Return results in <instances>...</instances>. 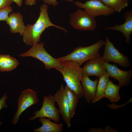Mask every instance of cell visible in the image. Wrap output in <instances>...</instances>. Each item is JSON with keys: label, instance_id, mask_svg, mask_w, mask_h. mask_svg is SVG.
I'll return each mask as SVG.
<instances>
[{"label": "cell", "instance_id": "obj_1", "mask_svg": "<svg viewBox=\"0 0 132 132\" xmlns=\"http://www.w3.org/2000/svg\"><path fill=\"white\" fill-rule=\"evenodd\" d=\"M47 4H44L40 7L39 15L35 23L33 25L27 24L22 35L23 40L27 45L33 46L40 41L41 36L46 28L54 27L62 30L65 32L67 31L64 28L53 23L49 18Z\"/></svg>", "mask_w": 132, "mask_h": 132}, {"label": "cell", "instance_id": "obj_2", "mask_svg": "<svg viewBox=\"0 0 132 132\" xmlns=\"http://www.w3.org/2000/svg\"><path fill=\"white\" fill-rule=\"evenodd\" d=\"M62 68L59 69L66 85L72 90L79 99L83 97L84 91L81 81L83 76L81 67L77 62L70 60L60 61Z\"/></svg>", "mask_w": 132, "mask_h": 132}, {"label": "cell", "instance_id": "obj_3", "mask_svg": "<svg viewBox=\"0 0 132 132\" xmlns=\"http://www.w3.org/2000/svg\"><path fill=\"white\" fill-rule=\"evenodd\" d=\"M105 44V41L101 39L89 46L77 47L75 48L70 54L57 58L60 61L66 60L74 61L80 66L87 61L101 56L100 50Z\"/></svg>", "mask_w": 132, "mask_h": 132}, {"label": "cell", "instance_id": "obj_4", "mask_svg": "<svg viewBox=\"0 0 132 132\" xmlns=\"http://www.w3.org/2000/svg\"><path fill=\"white\" fill-rule=\"evenodd\" d=\"M44 43H37L26 52L20 54L18 56L25 57H32L42 62L46 69L50 70L55 68L58 70L62 68L61 62L58 58L53 57L48 54L44 47Z\"/></svg>", "mask_w": 132, "mask_h": 132}, {"label": "cell", "instance_id": "obj_5", "mask_svg": "<svg viewBox=\"0 0 132 132\" xmlns=\"http://www.w3.org/2000/svg\"><path fill=\"white\" fill-rule=\"evenodd\" d=\"M70 23L74 28L81 30L93 31L96 28L97 23L93 17L85 10L79 9L69 15Z\"/></svg>", "mask_w": 132, "mask_h": 132}, {"label": "cell", "instance_id": "obj_6", "mask_svg": "<svg viewBox=\"0 0 132 132\" xmlns=\"http://www.w3.org/2000/svg\"><path fill=\"white\" fill-rule=\"evenodd\" d=\"M55 101L51 95L45 96L43 97L42 105L39 110L33 113L34 116L29 118L28 120L32 121L40 117L47 118L51 119L55 122L58 123L60 120L59 113L55 105Z\"/></svg>", "mask_w": 132, "mask_h": 132}, {"label": "cell", "instance_id": "obj_7", "mask_svg": "<svg viewBox=\"0 0 132 132\" xmlns=\"http://www.w3.org/2000/svg\"><path fill=\"white\" fill-rule=\"evenodd\" d=\"M104 45V53L101 56V59L104 62H112L125 68L130 66L128 57L124 55L115 48L113 44L110 41L108 36L105 39Z\"/></svg>", "mask_w": 132, "mask_h": 132}, {"label": "cell", "instance_id": "obj_8", "mask_svg": "<svg viewBox=\"0 0 132 132\" xmlns=\"http://www.w3.org/2000/svg\"><path fill=\"white\" fill-rule=\"evenodd\" d=\"M39 102L36 92L33 90L27 88L22 91L17 100V108L13 116L12 122L14 125L17 123L20 116L27 108Z\"/></svg>", "mask_w": 132, "mask_h": 132}, {"label": "cell", "instance_id": "obj_9", "mask_svg": "<svg viewBox=\"0 0 132 132\" xmlns=\"http://www.w3.org/2000/svg\"><path fill=\"white\" fill-rule=\"evenodd\" d=\"M74 4L78 7L84 9L88 13L94 18L100 16H109L115 12L112 9L98 0H90L84 3L77 1Z\"/></svg>", "mask_w": 132, "mask_h": 132}, {"label": "cell", "instance_id": "obj_10", "mask_svg": "<svg viewBox=\"0 0 132 132\" xmlns=\"http://www.w3.org/2000/svg\"><path fill=\"white\" fill-rule=\"evenodd\" d=\"M59 108V112L68 128L71 127V118L70 109L67 101L65 87L61 85L59 89L53 96Z\"/></svg>", "mask_w": 132, "mask_h": 132}, {"label": "cell", "instance_id": "obj_11", "mask_svg": "<svg viewBox=\"0 0 132 132\" xmlns=\"http://www.w3.org/2000/svg\"><path fill=\"white\" fill-rule=\"evenodd\" d=\"M104 63L106 71L109 77L116 79L121 87L128 86L131 83V78L132 77V69L123 71L119 68L115 64Z\"/></svg>", "mask_w": 132, "mask_h": 132}, {"label": "cell", "instance_id": "obj_12", "mask_svg": "<svg viewBox=\"0 0 132 132\" xmlns=\"http://www.w3.org/2000/svg\"><path fill=\"white\" fill-rule=\"evenodd\" d=\"M81 69L83 75L88 77L95 76L99 77L106 71L101 56L87 61Z\"/></svg>", "mask_w": 132, "mask_h": 132}, {"label": "cell", "instance_id": "obj_13", "mask_svg": "<svg viewBox=\"0 0 132 132\" xmlns=\"http://www.w3.org/2000/svg\"><path fill=\"white\" fill-rule=\"evenodd\" d=\"M124 22L121 25L118 24L103 29L106 30H112L121 32L123 34L126 43L130 44V37L132 33V10L126 11L124 13Z\"/></svg>", "mask_w": 132, "mask_h": 132}, {"label": "cell", "instance_id": "obj_14", "mask_svg": "<svg viewBox=\"0 0 132 132\" xmlns=\"http://www.w3.org/2000/svg\"><path fill=\"white\" fill-rule=\"evenodd\" d=\"M98 80L92 81L88 77L83 76L81 82L84 91L83 96L88 104L92 102L95 97Z\"/></svg>", "mask_w": 132, "mask_h": 132}, {"label": "cell", "instance_id": "obj_15", "mask_svg": "<svg viewBox=\"0 0 132 132\" xmlns=\"http://www.w3.org/2000/svg\"><path fill=\"white\" fill-rule=\"evenodd\" d=\"M6 22L11 33H19L20 35H22L26 26L23 21V16L19 12L10 13Z\"/></svg>", "mask_w": 132, "mask_h": 132}, {"label": "cell", "instance_id": "obj_16", "mask_svg": "<svg viewBox=\"0 0 132 132\" xmlns=\"http://www.w3.org/2000/svg\"><path fill=\"white\" fill-rule=\"evenodd\" d=\"M39 121L42 123V125L38 128L34 129V132H62L63 131L62 123L54 122L50 118L42 117L39 118Z\"/></svg>", "mask_w": 132, "mask_h": 132}, {"label": "cell", "instance_id": "obj_17", "mask_svg": "<svg viewBox=\"0 0 132 132\" xmlns=\"http://www.w3.org/2000/svg\"><path fill=\"white\" fill-rule=\"evenodd\" d=\"M19 64L17 60L9 55L0 54V71H10Z\"/></svg>", "mask_w": 132, "mask_h": 132}, {"label": "cell", "instance_id": "obj_18", "mask_svg": "<svg viewBox=\"0 0 132 132\" xmlns=\"http://www.w3.org/2000/svg\"><path fill=\"white\" fill-rule=\"evenodd\" d=\"M121 87L120 85H115L109 79L104 92V98L108 99L112 103L118 101L120 99L119 91Z\"/></svg>", "mask_w": 132, "mask_h": 132}, {"label": "cell", "instance_id": "obj_19", "mask_svg": "<svg viewBox=\"0 0 132 132\" xmlns=\"http://www.w3.org/2000/svg\"><path fill=\"white\" fill-rule=\"evenodd\" d=\"M109 76L106 71L105 73L99 78L97 86L95 97L92 102L95 103L104 98V93L107 87Z\"/></svg>", "mask_w": 132, "mask_h": 132}, {"label": "cell", "instance_id": "obj_20", "mask_svg": "<svg viewBox=\"0 0 132 132\" xmlns=\"http://www.w3.org/2000/svg\"><path fill=\"white\" fill-rule=\"evenodd\" d=\"M65 89L69 107L70 117L71 119L75 114L79 98L74 92L66 85L65 87Z\"/></svg>", "mask_w": 132, "mask_h": 132}, {"label": "cell", "instance_id": "obj_21", "mask_svg": "<svg viewBox=\"0 0 132 132\" xmlns=\"http://www.w3.org/2000/svg\"><path fill=\"white\" fill-rule=\"evenodd\" d=\"M101 1L114 12H120L128 6V2L124 0H101Z\"/></svg>", "mask_w": 132, "mask_h": 132}, {"label": "cell", "instance_id": "obj_22", "mask_svg": "<svg viewBox=\"0 0 132 132\" xmlns=\"http://www.w3.org/2000/svg\"><path fill=\"white\" fill-rule=\"evenodd\" d=\"M12 11V8L11 6L0 9V21H6L9 13Z\"/></svg>", "mask_w": 132, "mask_h": 132}, {"label": "cell", "instance_id": "obj_23", "mask_svg": "<svg viewBox=\"0 0 132 132\" xmlns=\"http://www.w3.org/2000/svg\"><path fill=\"white\" fill-rule=\"evenodd\" d=\"M8 97L7 92L5 93L2 97L0 99V111L2 108H8V106L6 103V101ZM2 123L0 122V125Z\"/></svg>", "mask_w": 132, "mask_h": 132}, {"label": "cell", "instance_id": "obj_24", "mask_svg": "<svg viewBox=\"0 0 132 132\" xmlns=\"http://www.w3.org/2000/svg\"><path fill=\"white\" fill-rule=\"evenodd\" d=\"M12 2L11 0H0V9L10 7Z\"/></svg>", "mask_w": 132, "mask_h": 132}, {"label": "cell", "instance_id": "obj_25", "mask_svg": "<svg viewBox=\"0 0 132 132\" xmlns=\"http://www.w3.org/2000/svg\"><path fill=\"white\" fill-rule=\"evenodd\" d=\"M132 101V98H131L127 102L123 104L120 105H116L114 103L113 104H108L107 105V107L109 108L114 110H116L124 106L128 103L131 102Z\"/></svg>", "mask_w": 132, "mask_h": 132}, {"label": "cell", "instance_id": "obj_26", "mask_svg": "<svg viewBox=\"0 0 132 132\" xmlns=\"http://www.w3.org/2000/svg\"><path fill=\"white\" fill-rule=\"evenodd\" d=\"M43 2L47 4L56 6L58 5V2L57 0H43Z\"/></svg>", "mask_w": 132, "mask_h": 132}, {"label": "cell", "instance_id": "obj_27", "mask_svg": "<svg viewBox=\"0 0 132 132\" xmlns=\"http://www.w3.org/2000/svg\"><path fill=\"white\" fill-rule=\"evenodd\" d=\"M37 0H25V4L27 5L32 6L35 4Z\"/></svg>", "mask_w": 132, "mask_h": 132}, {"label": "cell", "instance_id": "obj_28", "mask_svg": "<svg viewBox=\"0 0 132 132\" xmlns=\"http://www.w3.org/2000/svg\"><path fill=\"white\" fill-rule=\"evenodd\" d=\"M104 130L100 128H95L90 129L88 132H104Z\"/></svg>", "mask_w": 132, "mask_h": 132}, {"label": "cell", "instance_id": "obj_29", "mask_svg": "<svg viewBox=\"0 0 132 132\" xmlns=\"http://www.w3.org/2000/svg\"><path fill=\"white\" fill-rule=\"evenodd\" d=\"M13 2L15 3L19 7H21L22 3V0H11Z\"/></svg>", "mask_w": 132, "mask_h": 132}, {"label": "cell", "instance_id": "obj_30", "mask_svg": "<svg viewBox=\"0 0 132 132\" xmlns=\"http://www.w3.org/2000/svg\"><path fill=\"white\" fill-rule=\"evenodd\" d=\"M104 131H105V132H116V131H117L113 129L110 127H108L107 126V127H106Z\"/></svg>", "mask_w": 132, "mask_h": 132}, {"label": "cell", "instance_id": "obj_31", "mask_svg": "<svg viewBox=\"0 0 132 132\" xmlns=\"http://www.w3.org/2000/svg\"><path fill=\"white\" fill-rule=\"evenodd\" d=\"M64 0L65 1H67L68 2H72L74 0Z\"/></svg>", "mask_w": 132, "mask_h": 132}, {"label": "cell", "instance_id": "obj_32", "mask_svg": "<svg viewBox=\"0 0 132 132\" xmlns=\"http://www.w3.org/2000/svg\"><path fill=\"white\" fill-rule=\"evenodd\" d=\"M124 0L126 1H129V0Z\"/></svg>", "mask_w": 132, "mask_h": 132}, {"label": "cell", "instance_id": "obj_33", "mask_svg": "<svg viewBox=\"0 0 132 132\" xmlns=\"http://www.w3.org/2000/svg\"><path fill=\"white\" fill-rule=\"evenodd\" d=\"M100 0V1H101V0Z\"/></svg>", "mask_w": 132, "mask_h": 132}]
</instances>
